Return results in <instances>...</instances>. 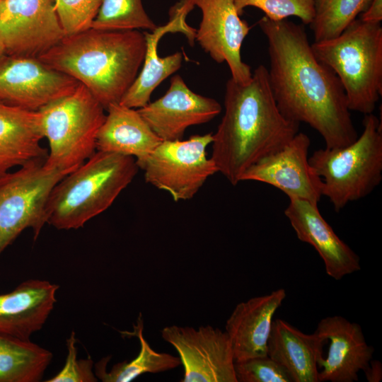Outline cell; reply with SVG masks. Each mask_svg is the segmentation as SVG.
Masks as SVG:
<instances>
[{
  "instance_id": "9a60e30c",
  "label": "cell",
  "mask_w": 382,
  "mask_h": 382,
  "mask_svg": "<svg viewBox=\"0 0 382 382\" xmlns=\"http://www.w3.org/2000/svg\"><path fill=\"white\" fill-rule=\"evenodd\" d=\"M221 109L217 100L195 93L175 75L162 97L137 111L162 141H175L183 139L189 127L210 122Z\"/></svg>"
},
{
  "instance_id": "44dd1931",
  "label": "cell",
  "mask_w": 382,
  "mask_h": 382,
  "mask_svg": "<svg viewBox=\"0 0 382 382\" xmlns=\"http://www.w3.org/2000/svg\"><path fill=\"white\" fill-rule=\"evenodd\" d=\"M39 111H32L0 102V176L14 167L36 160H45L47 151Z\"/></svg>"
},
{
  "instance_id": "d6a6232c",
  "label": "cell",
  "mask_w": 382,
  "mask_h": 382,
  "mask_svg": "<svg viewBox=\"0 0 382 382\" xmlns=\"http://www.w3.org/2000/svg\"><path fill=\"white\" fill-rule=\"evenodd\" d=\"M363 371L369 382H379L382 379V364L378 360H371Z\"/></svg>"
},
{
  "instance_id": "8fae6325",
  "label": "cell",
  "mask_w": 382,
  "mask_h": 382,
  "mask_svg": "<svg viewBox=\"0 0 382 382\" xmlns=\"http://www.w3.org/2000/svg\"><path fill=\"white\" fill-rule=\"evenodd\" d=\"M64 36L54 0H0V39L6 54L37 58Z\"/></svg>"
},
{
  "instance_id": "ac0fdd59",
  "label": "cell",
  "mask_w": 382,
  "mask_h": 382,
  "mask_svg": "<svg viewBox=\"0 0 382 382\" xmlns=\"http://www.w3.org/2000/svg\"><path fill=\"white\" fill-rule=\"evenodd\" d=\"M193 7L190 0H182L173 8L170 21L166 25L157 27L152 33L144 32L146 50L141 69L120 103L137 109L146 105L150 102L155 88L180 68L183 54L178 52L161 57L158 53V44L166 33L176 31L184 33L193 42L196 30L185 22L187 14Z\"/></svg>"
},
{
  "instance_id": "30bf717a",
  "label": "cell",
  "mask_w": 382,
  "mask_h": 382,
  "mask_svg": "<svg viewBox=\"0 0 382 382\" xmlns=\"http://www.w3.org/2000/svg\"><path fill=\"white\" fill-rule=\"evenodd\" d=\"M162 338L179 354L184 368L181 382H237L234 358L226 332L211 325H170Z\"/></svg>"
},
{
  "instance_id": "cb8c5ba5",
  "label": "cell",
  "mask_w": 382,
  "mask_h": 382,
  "mask_svg": "<svg viewBox=\"0 0 382 382\" xmlns=\"http://www.w3.org/2000/svg\"><path fill=\"white\" fill-rule=\"evenodd\" d=\"M52 357L30 340L0 333V382H38Z\"/></svg>"
},
{
  "instance_id": "f1b7e54d",
  "label": "cell",
  "mask_w": 382,
  "mask_h": 382,
  "mask_svg": "<svg viewBox=\"0 0 382 382\" xmlns=\"http://www.w3.org/2000/svg\"><path fill=\"white\" fill-rule=\"evenodd\" d=\"M241 15L247 6L262 10L265 16L272 21L296 16L304 25H309L314 16L315 0H234Z\"/></svg>"
},
{
  "instance_id": "d4e9b609",
  "label": "cell",
  "mask_w": 382,
  "mask_h": 382,
  "mask_svg": "<svg viewBox=\"0 0 382 382\" xmlns=\"http://www.w3.org/2000/svg\"><path fill=\"white\" fill-rule=\"evenodd\" d=\"M134 325L132 332L125 335L136 336L140 344V350L136 358L129 361L115 364L110 371L107 364L111 357H105L95 364V374L103 382H130L138 376L147 373L157 374L173 369L181 364L179 357L154 350L143 335L141 314Z\"/></svg>"
},
{
  "instance_id": "484cf974",
  "label": "cell",
  "mask_w": 382,
  "mask_h": 382,
  "mask_svg": "<svg viewBox=\"0 0 382 382\" xmlns=\"http://www.w3.org/2000/svg\"><path fill=\"white\" fill-rule=\"evenodd\" d=\"M372 0H315L309 24L315 42L334 38L366 10Z\"/></svg>"
},
{
  "instance_id": "4316f807",
  "label": "cell",
  "mask_w": 382,
  "mask_h": 382,
  "mask_svg": "<svg viewBox=\"0 0 382 382\" xmlns=\"http://www.w3.org/2000/svg\"><path fill=\"white\" fill-rule=\"evenodd\" d=\"M92 28L105 30H154L141 0H103Z\"/></svg>"
},
{
  "instance_id": "3957f363",
  "label": "cell",
  "mask_w": 382,
  "mask_h": 382,
  "mask_svg": "<svg viewBox=\"0 0 382 382\" xmlns=\"http://www.w3.org/2000/svg\"><path fill=\"white\" fill-rule=\"evenodd\" d=\"M146 50L139 30L90 28L66 35L37 58L87 88L107 110L122 98L136 79Z\"/></svg>"
},
{
  "instance_id": "83f0119b",
  "label": "cell",
  "mask_w": 382,
  "mask_h": 382,
  "mask_svg": "<svg viewBox=\"0 0 382 382\" xmlns=\"http://www.w3.org/2000/svg\"><path fill=\"white\" fill-rule=\"evenodd\" d=\"M103 0H54V8L66 35L91 28Z\"/></svg>"
},
{
  "instance_id": "ba28073f",
  "label": "cell",
  "mask_w": 382,
  "mask_h": 382,
  "mask_svg": "<svg viewBox=\"0 0 382 382\" xmlns=\"http://www.w3.org/2000/svg\"><path fill=\"white\" fill-rule=\"evenodd\" d=\"M28 162L0 176V257L26 228L37 240L47 224L46 204L55 185L70 173Z\"/></svg>"
},
{
  "instance_id": "5b68a950",
  "label": "cell",
  "mask_w": 382,
  "mask_h": 382,
  "mask_svg": "<svg viewBox=\"0 0 382 382\" xmlns=\"http://www.w3.org/2000/svg\"><path fill=\"white\" fill-rule=\"evenodd\" d=\"M316 58L340 79L349 110L373 113L382 95V27L359 18L338 36L311 44Z\"/></svg>"
},
{
  "instance_id": "7402d4cb",
  "label": "cell",
  "mask_w": 382,
  "mask_h": 382,
  "mask_svg": "<svg viewBox=\"0 0 382 382\" xmlns=\"http://www.w3.org/2000/svg\"><path fill=\"white\" fill-rule=\"evenodd\" d=\"M327 340L306 334L282 319L272 321L267 355L287 371L292 382H318V361Z\"/></svg>"
},
{
  "instance_id": "e0dca14e",
  "label": "cell",
  "mask_w": 382,
  "mask_h": 382,
  "mask_svg": "<svg viewBox=\"0 0 382 382\" xmlns=\"http://www.w3.org/2000/svg\"><path fill=\"white\" fill-rule=\"evenodd\" d=\"M289 199L285 216L297 238L318 252L328 276L340 280L361 270L359 257L335 233L322 216L318 204L298 198Z\"/></svg>"
},
{
  "instance_id": "1f68e13d",
  "label": "cell",
  "mask_w": 382,
  "mask_h": 382,
  "mask_svg": "<svg viewBox=\"0 0 382 382\" xmlns=\"http://www.w3.org/2000/svg\"><path fill=\"white\" fill-rule=\"evenodd\" d=\"M359 19L366 23H381L382 21V0H372L366 10L360 14Z\"/></svg>"
},
{
  "instance_id": "7a4b0ae2",
  "label": "cell",
  "mask_w": 382,
  "mask_h": 382,
  "mask_svg": "<svg viewBox=\"0 0 382 382\" xmlns=\"http://www.w3.org/2000/svg\"><path fill=\"white\" fill-rule=\"evenodd\" d=\"M224 108L212 134L210 158L218 172L236 185L252 165L284 146L299 132L300 124L280 112L262 64L245 83L227 81Z\"/></svg>"
},
{
  "instance_id": "4fadbf2b",
  "label": "cell",
  "mask_w": 382,
  "mask_h": 382,
  "mask_svg": "<svg viewBox=\"0 0 382 382\" xmlns=\"http://www.w3.org/2000/svg\"><path fill=\"white\" fill-rule=\"evenodd\" d=\"M191 1L202 11V21L195 34L201 47L217 63H227L233 81L248 82L252 72L242 60L241 49L250 27L240 18L234 0Z\"/></svg>"
},
{
  "instance_id": "8992f818",
  "label": "cell",
  "mask_w": 382,
  "mask_h": 382,
  "mask_svg": "<svg viewBox=\"0 0 382 382\" xmlns=\"http://www.w3.org/2000/svg\"><path fill=\"white\" fill-rule=\"evenodd\" d=\"M364 129L350 144L313 152L308 162L322 180V196L340 212L349 202L370 194L382 179V125L364 115Z\"/></svg>"
},
{
  "instance_id": "d6986e66",
  "label": "cell",
  "mask_w": 382,
  "mask_h": 382,
  "mask_svg": "<svg viewBox=\"0 0 382 382\" xmlns=\"http://www.w3.org/2000/svg\"><path fill=\"white\" fill-rule=\"evenodd\" d=\"M286 295L281 288L236 306L225 325L235 361L268 356L273 317Z\"/></svg>"
},
{
  "instance_id": "2e32d148",
  "label": "cell",
  "mask_w": 382,
  "mask_h": 382,
  "mask_svg": "<svg viewBox=\"0 0 382 382\" xmlns=\"http://www.w3.org/2000/svg\"><path fill=\"white\" fill-rule=\"evenodd\" d=\"M330 341L328 355L318 361V382H353L369 364L374 348L366 342L361 326L342 316L325 317L316 331Z\"/></svg>"
},
{
  "instance_id": "4dcf8cb0",
  "label": "cell",
  "mask_w": 382,
  "mask_h": 382,
  "mask_svg": "<svg viewBox=\"0 0 382 382\" xmlns=\"http://www.w3.org/2000/svg\"><path fill=\"white\" fill-rule=\"evenodd\" d=\"M67 355L62 369L47 382H96L98 378L93 371V361L89 357L77 359L76 334L71 332L66 340Z\"/></svg>"
},
{
  "instance_id": "277c9868",
  "label": "cell",
  "mask_w": 382,
  "mask_h": 382,
  "mask_svg": "<svg viewBox=\"0 0 382 382\" xmlns=\"http://www.w3.org/2000/svg\"><path fill=\"white\" fill-rule=\"evenodd\" d=\"M138 170L134 157L96 151L53 187L45 207L47 224L59 230L83 227L112 204Z\"/></svg>"
},
{
  "instance_id": "52a82bcc",
  "label": "cell",
  "mask_w": 382,
  "mask_h": 382,
  "mask_svg": "<svg viewBox=\"0 0 382 382\" xmlns=\"http://www.w3.org/2000/svg\"><path fill=\"white\" fill-rule=\"evenodd\" d=\"M105 110L80 83L72 93L40 109L42 134L50 146L45 167L71 173L93 156Z\"/></svg>"
},
{
  "instance_id": "9c48e42d",
  "label": "cell",
  "mask_w": 382,
  "mask_h": 382,
  "mask_svg": "<svg viewBox=\"0 0 382 382\" xmlns=\"http://www.w3.org/2000/svg\"><path fill=\"white\" fill-rule=\"evenodd\" d=\"M212 141V133L162 141L137 164L144 170L146 183L168 192L175 202L188 200L218 172L212 158L207 157L206 149Z\"/></svg>"
},
{
  "instance_id": "836d02e7",
  "label": "cell",
  "mask_w": 382,
  "mask_h": 382,
  "mask_svg": "<svg viewBox=\"0 0 382 382\" xmlns=\"http://www.w3.org/2000/svg\"><path fill=\"white\" fill-rule=\"evenodd\" d=\"M5 54L6 52H5L4 45L0 39V57H1Z\"/></svg>"
},
{
  "instance_id": "7c38bea8",
  "label": "cell",
  "mask_w": 382,
  "mask_h": 382,
  "mask_svg": "<svg viewBox=\"0 0 382 382\" xmlns=\"http://www.w3.org/2000/svg\"><path fill=\"white\" fill-rule=\"evenodd\" d=\"M79 83L37 57L4 54L0 57V102L38 111L72 93Z\"/></svg>"
},
{
  "instance_id": "f546056e",
  "label": "cell",
  "mask_w": 382,
  "mask_h": 382,
  "mask_svg": "<svg viewBox=\"0 0 382 382\" xmlns=\"http://www.w3.org/2000/svg\"><path fill=\"white\" fill-rule=\"evenodd\" d=\"M237 382H292L287 371L269 356L235 361Z\"/></svg>"
},
{
  "instance_id": "6da1fadb",
  "label": "cell",
  "mask_w": 382,
  "mask_h": 382,
  "mask_svg": "<svg viewBox=\"0 0 382 382\" xmlns=\"http://www.w3.org/2000/svg\"><path fill=\"white\" fill-rule=\"evenodd\" d=\"M268 42L270 86L280 112L317 131L325 148L347 146L358 137L343 86L315 56L304 25L287 19L258 22Z\"/></svg>"
},
{
  "instance_id": "5bb4252c",
  "label": "cell",
  "mask_w": 382,
  "mask_h": 382,
  "mask_svg": "<svg viewBox=\"0 0 382 382\" xmlns=\"http://www.w3.org/2000/svg\"><path fill=\"white\" fill-rule=\"evenodd\" d=\"M311 140L298 132L284 146L252 165L241 181L265 183L284 192L289 198H298L316 204L322 197V180L308 162Z\"/></svg>"
},
{
  "instance_id": "ffe728a7",
  "label": "cell",
  "mask_w": 382,
  "mask_h": 382,
  "mask_svg": "<svg viewBox=\"0 0 382 382\" xmlns=\"http://www.w3.org/2000/svg\"><path fill=\"white\" fill-rule=\"evenodd\" d=\"M59 287L47 280L30 279L0 294V333L30 340L54 309Z\"/></svg>"
},
{
  "instance_id": "603a6c76",
  "label": "cell",
  "mask_w": 382,
  "mask_h": 382,
  "mask_svg": "<svg viewBox=\"0 0 382 382\" xmlns=\"http://www.w3.org/2000/svg\"><path fill=\"white\" fill-rule=\"evenodd\" d=\"M96 139V151L144 160L162 140L152 131L137 109L121 103L110 105Z\"/></svg>"
}]
</instances>
